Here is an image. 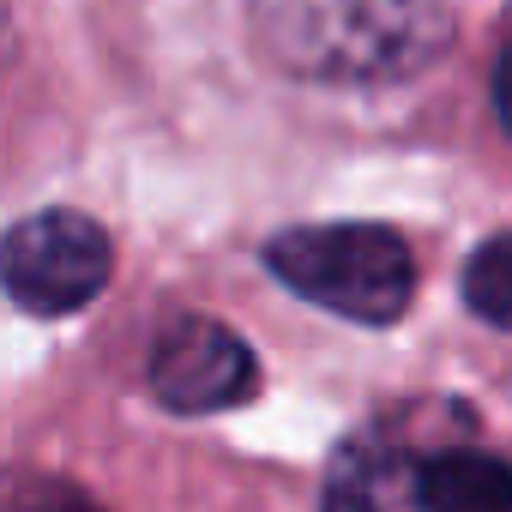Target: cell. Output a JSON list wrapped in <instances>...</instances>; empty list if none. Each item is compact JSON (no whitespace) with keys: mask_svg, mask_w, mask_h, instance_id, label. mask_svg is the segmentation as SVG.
<instances>
[{"mask_svg":"<svg viewBox=\"0 0 512 512\" xmlns=\"http://www.w3.org/2000/svg\"><path fill=\"white\" fill-rule=\"evenodd\" d=\"M253 43L308 85H398L452 43V0H253Z\"/></svg>","mask_w":512,"mask_h":512,"instance_id":"obj_1","label":"cell"},{"mask_svg":"<svg viewBox=\"0 0 512 512\" xmlns=\"http://www.w3.org/2000/svg\"><path fill=\"white\" fill-rule=\"evenodd\" d=\"M266 266L278 284L332 308L356 326L404 320L416 296V260L398 229L386 223H302L266 241Z\"/></svg>","mask_w":512,"mask_h":512,"instance_id":"obj_2","label":"cell"},{"mask_svg":"<svg viewBox=\"0 0 512 512\" xmlns=\"http://www.w3.org/2000/svg\"><path fill=\"white\" fill-rule=\"evenodd\" d=\"M115 272L109 229L85 211H37L7 235V290L25 314H79Z\"/></svg>","mask_w":512,"mask_h":512,"instance_id":"obj_3","label":"cell"},{"mask_svg":"<svg viewBox=\"0 0 512 512\" xmlns=\"http://www.w3.org/2000/svg\"><path fill=\"white\" fill-rule=\"evenodd\" d=\"M151 392L175 416H217L260 392V356L211 314H175L151 344Z\"/></svg>","mask_w":512,"mask_h":512,"instance_id":"obj_4","label":"cell"},{"mask_svg":"<svg viewBox=\"0 0 512 512\" xmlns=\"http://www.w3.org/2000/svg\"><path fill=\"white\" fill-rule=\"evenodd\" d=\"M410 512H512V464L494 452H434L410 482Z\"/></svg>","mask_w":512,"mask_h":512,"instance_id":"obj_5","label":"cell"},{"mask_svg":"<svg viewBox=\"0 0 512 512\" xmlns=\"http://www.w3.org/2000/svg\"><path fill=\"white\" fill-rule=\"evenodd\" d=\"M464 302H470L476 320L512 332V229L488 235L464 260Z\"/></svg>","mask_w":512,"mask_h":512,"instance_id":"obj_6","label":"cell"},{"mask_svg":"<svg viewBox=\"0 0 512 512\" xmlns=\"http://www.w3.org/2000/svg\"><path fill=\"white\" fill-rule=\"evenodd\" d=\"M13 512H97V506L73 482H31V488H19Z\"/></svg>","mask_w":512,"mask_h":512,"instance_id":"obj_7","label":"cell"},{"mask_svg":"<svg viewBox=\"0 0 512 512\" xmlns=\"http://www.w3.org/2000/svg\"><path fill=\"white\" fill-rule=\"evenodd\" d=\"M494 115H500V127L512 133V49L494 61Z\"/></svg>","mask_w":512,"mask_h":512,"instance_id":"obj_8","label":"cell"}]
</instances>
